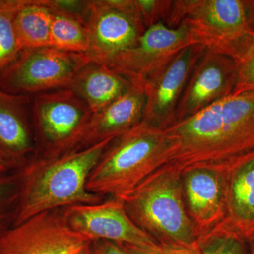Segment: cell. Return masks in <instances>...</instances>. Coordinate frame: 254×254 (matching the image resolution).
Listing matches in <instances>:
<instances>
[{
  "mask_svg": "<svg viewBox=\"0 0 254 254\" xmlns=\"http://www.w3.org/2000/svg\"><path fill=\"white\" fill-rule=\"evenodd\" d=\"M198 254H250L247 237L223 221L198 239Z\"/></svg>",
  "mask_w": 254,
  "mask_h": 254,
  "instance_id": "cell-22",
  "label": "cell"
},
{
  "mask_svg": "<svg viewBox=\"0 0 254 254\" xmlns=\"http://www.w3.org/2000/svg\"><path fill=\"white\" fill-rule=\"evenodd\" d=\"M228 170L193 168L182 172L184 198L198 239L226 218Z\"/></svg>",
  "mask_w": 254,
  "mask_h": 254,
  "instance_id": "cell-14",
  "label": "cell"
},
{
  "mask_svg": "<svg viewBox=\"0 0 254 254\" xmlns=\"http://www.w3.org/2000/svg\"><path fill=\"white\" fill-rule=\"evenodd\" d=\"M90 62L86 54L53 47L23 50L0 75V88L26 95L68 89L78 71Z\"/></svg>",
  "mask_w": 254,
  "mask_h": 254,
  "instance_id": "cell-7",
  "label": "cell"
},
{
  "mask_svg": "<svg viewBox=\"0 0 254 254\" xmlns=\"http://www.w3.org/2000/svg\"><path fill=\"white\" fill-rule=\"evenodd\" d=\"M16 168L17 167L0 152V178L12 173Z\"/></svg>",
  "mask_w": 254,
  "mask_h": 254,
  "instance_id": "cell-29",
  "label": "cell"
},
{
  "mask_svg": "<svg viewBox=\"0 0 254 254\" xmlns=\"http://www.w3.org/2000/svg\"><path fill=\"white\" fill-rule=\"evenodd\" d=\"M50 11V46L63 51L86 54L89 48V34L86 23L60 11Z\"/></svg>",
  "mask_w": 254,
  "mask_h": 254,
  "instance_id": "cell-20",
  "label": "cell"
},
{
  "mask_svg": "<svg viewBox=\"0 0 254 254\" xmlns=\"http://www.w3.org/2000/svg\"><path fill=\"white\" fill-rule=\"evenodd\" d=\"M237 73V63L235 60L205 51L190 73L171 125L193 116L232 94Z\"/></svg>",
  "mask_w": 254,
  "mask_h": 254,
  "instance_id": "cell-12",
  "label": "cell"
},
{
  "mask_svg": "<svg viewBox=\"0 0 254 254\" xmlns=\"http://www.w3.org/2000/svg\"><path fill=\"white\" fill-rule=\"evenodd\" d=\"M171 149L165 130L141 122L112 142L90 175L87 190L123 199L168 163Z\"/></svg>",
  "mask_w": 254,
  "mask_h": 254,
  "instance_id": "cell-5",
  "label": "cell"
},
{
  "mask_svg": "<svg viewBox=\"0 0 254 254\" xmlns=\"http://www.w3.org/2000/svg\"><path fill=\"white\" fill-rule=\"evenodd\" d=\"M205 51L199 45H190L145 83L146 102L142 122L163 130L172 125L190 73Z\"/></svg>",
  "mask_w": 254,
  "mask_h": 254,
  "instance_id": "cell-13",
  "label": "cell"
},
{
  "mask_svg": "<svg viewBox=\"0 0 254 254\" xmlns=\"http://www.w3.org/2000/svg\"><path fill=\"white\" fill-rule=\"evenodd\" d=\"M225 220L246 237L254 230V153L228 169Z\"/></svg>",
  "mask_w": 254,
  "mask_h": 254,
  "instance_id": "cell-17",
  "label": "cell"
},
{
  "mask_svg": "<svg viewBox=\"0 0 254 254\" xmlns=\"http://www.w3.org/2000/svg\"><path fill=\"white\" fill-rule=\"evenodd\" d=\"M91 249L92 254H128L120 244L112 241H92Z\"/></svg>",
  "mask_w": 254,
  "mask_h": 254,
  "instance_id": "cell-27",
  "label": "cell"
},
{
  "mask_svg": "<svg viewBox=\"0 0 254 254\" xmlns=\"http://www.w3.org/2000/svg\"><path fill=\"white\" fill-rule=\"evenodd\" d=\"M51 11L41 0H23L16 28L23 50L50 46Z\"/></svg>",
  "mask_w": 254,
  "mask_h": 254,
  "instance_id": "cell-19",
  "label": "cell"
},
{
  "mask_svg": "<svg viewBox=\"0 0 254 254\" xmlns=\"http://www.w3.org/2000/svg\"><path fill=\"white\" fill-rule=\"evenodd\" d=\"M145 28L155 23L164 22L168 15L170 1L163 0H135Z\"/></svg>",
  "mask_w": 254,
  "mask_h": 254,
  "instance_id": "cell-24",
  "label": "cell"
},
{
  "mask_svg": "<svg viewBox=\"0 0 254 254\" xmlns=\"http://www.w3.org/2000/svg\"><path fill=\"white\" fill-rule=\"evenodd\" d=\"M143 88L132 85L125 94L93 113L78 150L115 138L143 121L145 108Z\"/></svg>",
  "mask_w": 254,
  "mask_h": 254,
  "instance_id": "cell-16",
  "label": "cell"
},
{
  "mask_svg": "<svg viewBox=\"0 0 254 254\" xmlns=\"http://www.w3.org/2000/svg\"><path fill=\"white\" fill-rule=\"evenodd\" d=\"M252 4H253V6L254 7V0H252Z\"/></svg>",
  "mask_w": 254,
  "mask_h": 254,
  "instance_id": "cell-33",
  "label": "cell"
},
{
  "mask_svg": "<svg viewBox=\"0 0 254 254\" xmlns=\"http://www.w3.org/2000/svg\"><path fill=\"white\" fill-rule=\"evenodd\" d=\"M23 0H0V75L23 51L16 17Z\"/></svg>",
  "mask_w": 254,
  "mask_h": 254,
  "instance_id": "cell-21",
  "label": "cell"
},
{
  "mask_svg": "<svg viewBox=\"0 0 254 254\" xmlns=\"http://www.w3.org/2000/svg\"><path fill=\"white\" fill-rule=\"evenodd\" d=\"M163 254H198V250L180 247H161Z\"/></svg>",
  "mask_w": 254,
  "mask_h": 254,
  "instance_id": "cell-30",
  "label": "cell"
},
{
  "mask_svg": "<svg viewBox=\"0 0 254 254\" xmlns=\"http://www.w3.org/2000/svg\"><path fill=\"white\" fill-rule=\"evenodd\" d=\"M63 210L71 228L90 240L112 241L143 248L160 247L132 221L123 200L118 198L97 204L71 205Z\"/></svg>",
  "mask_w": 254,
  "mask_h": 254,
  "instance_id": "cell-11",
  "label": "cell"
},
{
  "mask_svg": "<svg viewBox=\"0 0 254 254\" xmlns=\"http://www.w3.org/2000/svg\"><path fill=\"white\" fill-rule=\"evenodd\" d=\"M29 95L0 88V152L17 168L36 149Z\"/></svg>",
  "mask_w": 254,
  "mask_h": 254,
  "instance_id": "cell-15",
  "label": "cell"
},
{
  "mask_svg": "<svg viewBox=\"0 0 254 254\" xmlns=\"http://www.w3.org/2000/svg\"><path fill=\"white\" fill-rule=\"evenodd\" d=\"M193 44L185 26L169 28L163 22L145 30L134 46L113 58L105 66L143 88L184 48Z\"/></svg>",
  "mask_w": 254,
  "mask_h": 254,
  "instance_id": "cell-9",
  "label": "cell"
},
{
  "mask_svg": "<svg viewBox=\"0 0 254 254\" xmlns=\"http://www.w3.org/2000/svg\"><path fill=\"white\" fill-rule=\"evenodd\" d=\"M91 243V242H90L89 244H88V245L85 246L84 247H83L81 250L73 254H92Z\"/></svg>",
  "mask_w": 254,
  "mask_h": 254,
  "instance_id": "cell-32",
  "label": "cell"
},
{
  "mask_svg": "<svg viewBox=\"0 0 254 254\" xmlns=\"http://www.w3.org/2000/svg\"><path fill=\"white\" fill-rule=\"evenodd\" d=\"M91 242L71 228L63 209H56L0 234V254H73Z\"/></svg>",
  "mask_w": 254,
  "mask_h": 254,
  "instance_id": "cell-10",
  "label": "cell"
},
{
  "mask_svg": "<svg viewBox=\"0 0 254 254\" xmlns=\"http://www.w3.org/2000/svg\"><path fill=\"white\" fill-rule=\"evenodd\" d=\"M114 140L109 138L58 156L41 157L21 168L12 226L43 212L102 202V196L87 190L86 184Z\"/></svg>",
  "mask_w": 254,
  "mask_h": 254,
  "instance_id": "cell-2",
  "label": "cell"
},
{
  "mask_svg": "<svg viewBox=\"0 0 254 254\" xmlns=\"http://www.w3.org/2000/svg\"><path fill=\"white\" fill-rule=\"evenodd\" d=\"M132 221L160 247L196 250L198 235L187 213L182 173L167 163L121 199Z\"/></svg>",
  "mask_w": 254,
  "mask_h": 254,
  "instance_id": "cell-3",
  "label": "cell"
},
{
  "mask_svg": "<svg viewBox=\"0 0 254 254\" xmlns=\"http://www.w3.org/2000/svg\"><path fill=\"white\" fill-rule=\"evenodd\" d=\"M164 24L185 26L193 44L240 61L254 43L252 0L170 1Z\"/></svg>",
  "mask_w": 254,
  "mask_h": 254,
  "instance_id": "cell-4",
  "label": "cell"
},
{
  "mask_svg": "<svg viewBox=\"0 0 254 254\" xmlns=\"http://www.w3.org/2000/svg\"><path fill=\"white\" fill-rule=\"evenodd\" d=\"M131 86L127 78L108 66L90 62L78 71L68 89L83 100L93 114L118 99Z\"/></svg>",
  "mask_w": 254,
  "mask_h": 254,
  "instance_id": "cell-18",
  "label": "cell"
},
{
  "mask_svg": "<svg viewBox=\"0 0 254 254\" xmlns=\"http://www.w3.org/2000/svg\"><path fill=\"white\" fill-rule=\"evenodd\" d=\"M35 135L43 156L53 157L77 150L93 113L69 89L34 95L31 100Z\"/></svg>",
  "mask_w": 254,
  "mask_h": 254,
  "instance_id": "cell-6",
  "label": "cell"
},
{
  "mask_svg": "<svg viewBox=\"0 0 254 254\" xmlns=\"http://www.w3.org/2000/svg\"><path fill=\"white\" fill-rule=\"evenodd\" d=\"M172 143L168 163L228 170L254 153V91L232 93L165 130Z\"/></svg>",
  "mask_w": 254,
  "mask_h": 254,
  "instance_id": "cell-1",
  "label": "cell"
},
{
  "mask_svg": "<svg viewBox=\"0 0 254 254\" xmlns=\"http://www.w3.org/2000/svg\"><path fill=\"white\" fill-rule=\"evenodd\" d=\"M119 244L128 254H163L161 247L157 248H143L128 244Z\"/></svg>",
  "mask_w": 254,
  "mask_h": 254,
  "instance_id": "cell-28",
  "label": "cell"
},
{
  "mask_svg": "<svg viewBox=\"0 0 254 254\" xmlns=\"http://www.w3.org/2000/svg\"><path fill=\"white\" fill-rule=\"evenodd\" d=\"M20 171L0 178V234L14 224L20 190Z\"/></svg>",
  "mask_w": 254,
  "mask_h": 254,
  "instance_id": "cell-23",
  "label": "cell"
},
{
  "mask_svg": "<svg viewBox=\"0 0 254 254\" xmlns=\"http://www.w3.org/2000/svg\"><path fill=\"white\" fill-rule=\"evenodd\" d=\"M41 1L50 9L69 15L86 23L89 14L91 0H41Z\"/></svg>",
  "mask_w": 254,
  "mask_h": 254,
  "instance_id": "cell-26",
  "label": "cell"
},
{
  "mask_svg": "<svg viewBox=\"0 0 254 254\" xmlns=\"http://www.w3.org/2000/svg\"><path fill=\"white\" fill-rule=\"evenodd\" d=\"M90 61L106 65L129 49L146 28L135 0H91L86 20Z\"/></svg>",
  "mask_w": 254,
  "mask_h": 254,
  "instance_id": "cell-8",
  "label": "cell"
},
{
  "mask_svg": "<svg viewBox=\"0 0 254 254\" xmlns=\"http://www.w3.org/2000/svg\"><path fill=\"white\" fill-rule=\"evenodd\" d=\"M247 240L250 254H254V230L249 234Z\"/></svg>",
  "mask_w": 254,
  "mask_h": 254,
  "instance_id": "cell-31",
  "label": "cell"
},
{
  "mask_svg": "<svg viewBox=\"0 0 254 254\" xmlns=\"http://www.w3.org/2000/svg\"><path fill=\"white\" fill-rule=\"evenodd\" d=\"M254 91V43L237 63L236 83L233 93Z\"/></svg>",
  "mask_w": 254,
  "mask_h": 254,
  "instance_id": "cell-25",
  "label": "cell"
}]
</instances>
